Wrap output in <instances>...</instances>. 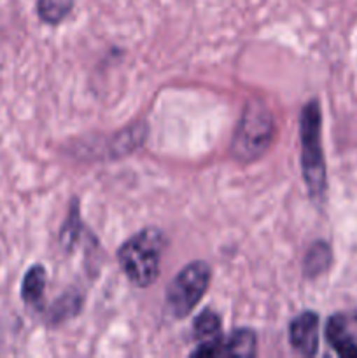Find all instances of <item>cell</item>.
<instances>
[{"mask_svg":"<svg viewBox=\"0 0 357 358\" xmlns=\"http://www.w3.org/2000/svg\"><path fill=\"white\" fill-rule=\"evenodd\" d=\"M164 252V236L156 227H149L121 245L118 261L125 275L139 287H149L160 276L161 257Z\"/></svg>","mask_w":357,"mask_h":358,"instance_id":"cell-1","label":"cell"},{"mask_svg":"<svg viewBox=\"0 0 357 358\" xmlns=\"http://www.w3.org/2000/svg\"><path fill=\"white\" fill-rule=\"evenodd\" d=\"M322 114L317 100H312L301 110V166L303 178L312 196H322L326 191V161L321 142Z\"/></svg>","mask_w":357,"mask_h":358,"instance_id":"cell-2","label":"cell"},{"mask_svg":"<svg viewBox=\"0 0 357 358\" xmlns=\"http://www.w3.org/2000/svg\"><path fill=\"white\" fill-rule=\"evenodd\" d=\"M275 135V122L268 107L261 101H252L245 107L238 128L234 131L231 152L244 163L258 159L272 143Z\"/></svg>","mask_w":357,"mask_h":358,"instance_id":"cell-3","label":"cell"},{"mask_svg":"<svg viewBox=\"0 0 357 358\" xmlns=\"http://www.w3.org/2000/svg\"><path fill=\"white\" fill-rule=\"evenodd\" d=\"M210 283V268L206 262L196 261L186 266L168 285L167 306L175 318H184L195 310L205 296Z\"/></svg>","mask_w":357,"mask_h":358,"instance_id":"cell-4","label":"cell"},{"mask_svg":"<svg viewBox=\"0 0 357 358\" xmlns=\"http://www.w3.org/2000/svg\"><path fill=\"white\" fill-rule=\"evenodd\" d=\"M290 345L304 357H314L318 350V317L312 311L301 313L290 322Z\"/></svg>","mask_w":357,"mask_h":358,"instance_id":"cell-5","label":"cell"},{"mask_svg":"<svg viewBox=\"0 0 357 358\" xmlns=\"http://www.w3.org/2000/svg\"><path fill=\"white\" fill-rule=\"evenodd\" d=\"M326 338L342 357H357V341L349 332V322L343 315H335L326 325Z\"/></svg>","mask_w":357,"mask_h":358,"instance_id":"cell-6","label":"cell"},{"mask_svg":"<svg viewBox=\"0 0 357 358\" xmlns=\"http://www.w3.org/2000/svg\"><path fill=\"white\" fill-rule=\"evenodd\" d=\"M255 334L248 329H238L227 339H220L219 357H254Z\"/></svg>","mask_w":357,"mask_h":358,"instance_id":"cell-7","label":"cell"},{"mask_svg":"<svg viewBox=\"0 0 357 358\" xmlns=\"http://www.w3.org/2000/svg\"><path fill=\"white\" fill-rule=\"evenodd\" d=\"M331 248L324 241H317L308 248L307 255L303 261V271L308 278H315L326 273L331 266Z\"/></svg>","mask_w":357,"mask_h":358,"instance_id":"cell-8","label":"cell"},{"mask_svg":"<svg viewBox=\"0 0 357 358\" xmlns=\"http://www.w3.org/2000/svg\"><path fill=\"white\" fill-rule=\"evenodd\" d=\"M46 289V269L42 266H34L27 271L21 285V297L27 304L38 306L42 303Z\"/></svg>","mask_w":357,"mask_h":358,"instance_id":"cell-9","label":"cell"},{"mask_svg":"<svg viewBox=\"0 0 357 358\" xmlns=\"http://www.w3.org/2000/svg\"><path fill=\"white\" fill-rule=\"evenodd\" d=\"M195 338L200 345H209L220 339V318L216 311H203L195 320Z\"/></svg>","mask_w":357,"mask_h":358,"instance_id":"cell-10","label":"cell"},{"mask_svg":"<svg viewBox=\"0 0 357 358\" xmlns=\"http://www.w3.org/2000/svg\"><path fill=\"white\" fill-rule=\"evenodd\" d=\"M74 7V0H38L37 13L42 21L56 24L69 16Z\"/></svg>","mask_w":357,"mask_h":358,"instance_id":"cell-11","label":"cell"},{"mask_svg":"<svg viewBox=\"0 0 357 358\" xmlns=\"http://www.w3.org/2000/svg\"><path fill=\"white\" fill-rule=\"evenodd\" d=\"M79 296L77 294H69V296L62 297L58 303L55 304V308H51V318L55 322L65 320V318L72 317L79 311Z\"/></svg>","mask_w":357,"mask_h":358,"instance_id":"cell-12","label":"cell"}]
</instances>
